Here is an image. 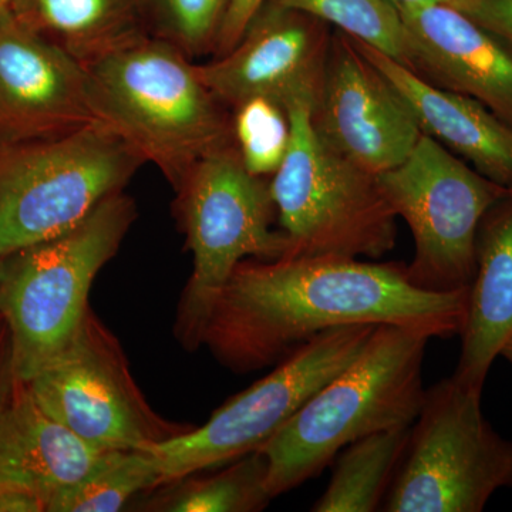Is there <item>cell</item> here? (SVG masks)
<instances>
[{"label":"cell","mask_w":512,"mask_h":512,"mask_svg":"<svg viewBox=\"0 0 512 512\" xmlns=\"http://www.w3.org/2000/svg\"><path fill=\"white\" fill-rule=\"evenodd\" d=\"M481 393L454 376L426 390L383 511L481 512L512 488V441L485 419Z\"/></svg>","instance_id":"obj_8"},{"label":"cell","mask_w":512,"mask_h":512,"mask_svg":"<svg viewBox=\"0 0 512 512\" xmlns=\"http://www.w3.org/2000/svg\"><path fill=\"white\" fill-rule=\"evenodd\" d=\"M330 35L322 20L266 0L237 45L198 66L228 109L258 96L284 107L292 100L308 101L315 109Z\"/></svg>","instance_id":"obj_14"},{"label":"cell","mask_w":512,"mask_h":512,"mask_svg":"<svg viewBox=\"0 0 512 512\" xmlns=\"http://www.w3.org/2000/svg\"><path fill=\"white\" fill-rule=\"evenodd\" d=\"M433 339L420 330L377 325L355 362L320 387L259 448L271 498L315 478L340 450L379 431L412 427L424 402L423 363Z\"/></svg>","instance_id":"obj_3"},{"label":"cell","mask_w":512,"mask_h":512,"mask_svg":"<svg viewBox=\"0 0 512 512\" xmlns=\"http://www.w3.org/2000/svg\"><path fill=\"white\" fill-rule=\"evenodd\" d=\"M136 218V202L119 192L70 231L0 258V316L19 383H29L72 342L90 309L94 278Z\"/></svg>","instance_id":"obj_4"},{"label":"cell","mask_w":512,"mask_h":512,"mask_svg":"<svg viewBox=\"0 0 512 512\" xmlns=\"http://www.w3.org/2000/svg\"><path fill=\"white\" fill-rule=\"evenodd\" d=\"M175 192V211L194 262L175 336L185 349L195 350L235 268L249 258H284L288 239L272 228L276 208L268 181L249 173L235 143L202 158Z\"/></svg>","instance_id":"obj_6"},{"label":"cell","mask_w":512,"mask_h":512,"mask_svg":"<svg viewBox=\"0 0 512 512\" xmlns=\"http://www.w3.org/2000/svg\"><path fill=\"white\" fill-rule=\"evenodd\" d=\"M291 141L269 181L284 258H382L396 245L397 217L376 175L329 146L313 124L308 101L285 104ZM282 259V258H281Z\"/></svg>","instance_id":"obj_5"},{"label":"cell","mask_w":512,"mask_h":512,"mask_svg":"<svg viewBox=\"0 0 512 512\" xmlns=\"http://www.w3.org/2000/svg\"><path fill=\"white\" fill-rule=\"evenodd\" d=\"M163 485L151 450H107L76 483L50 497L46 512H116L131 498Z\"/></svg>","instance_id":"obj_21"},{"label":"cell","mask_w":512,"mask_h":512,"mask_svg":"<svg viewBox=\"0 0 512 512\" xmlns=\"http://www.w3.org/2000/svg\"><path fill=\"white\" fill-rule=\"evenodd\" d=\"M322 20L412 70L409 35L389 0H268Z\"/></svg>","instance_id":"obj_23"},{"label":"cell","mask_w":512,"mask_h":512,"mask_svg":"<svg viewBox=\"0 0 512 512\" xmlns=\"http://www.w3.org/2000/svg\"><path fill=\"white\" fill-rule=\"evenodd\" d=\"M312 117L330 147L373 175L402 164L423 134L402 94L338 29Z\"/></svg>","instance_id":"obj_12"},{"label":"cell","mask_w":512,"mask_h":512,"mask_svg":"<svg viewBox=\"0 0 512 512\" xmlns=\"http://www.w3.org/2000/svg\"><path fill=\"white\" fill-rule=\"evenodd\" d=\"M377 325L338 326L319 333L210 420L154 447L163 485L224 466L258 451L286 421L363 352Z\"/></svg>","instance_id":"obj_10"},{"label":"cell","mask_w":512,"mask_h":512,"mask_svg":"<svg viewBox=\"0 0 512 512\" xmlns=\"http://www.w3.org/2000/svg\"><path fill=\"white\" fill-rule=\"evenodd\" d=\"M84 67L101 121L160 168L174 191L202 158L234 144L231 109L168 40L143 32Z\"/></svg>","instance_id":"obj_2"},{"label":"cell","mask_w":512,"mask_h":512,"mask_svg":"<svg viewBox=\"0 0 512 512\" xmlns=\"http://www.w3.org/2000/svg\"><path fill=\"white\" fill-rule=\"evenodd\" d=\"M47 500L28 491L0 490V512H46Z\"/></svg>","instance_id":"obj_29"},{"label":"cell","mask_w":512,"mask_h":512,"mask_svg":"<svg viewBox=\"0 0 512 512\" xmlns=\"http://www.w3.org/2000/svg\"><path fill=\"white\" fill-rule=\"evenodd\" d=\"M460 336L453 376L483 390L494 360L512 338V190L485 214L478 229L476 272Z\"/></svg>","instance_id":"obj_17"},{"label":"cell","mask_w":512,"mask_h":512,"mask_svg":"<svg viewBox=\"0 0 512 512\" xmlns=\"http://www.w3.org/2000/svg\"><path fill=\"white\" fill-rule=\"evenodd\" d=\"M104 451L47 416L26 384L19 383L0 412V490L28 491L49 503L57 491L80 480Z\"/></svg>","instance_id":"obj_18"},{"label":"cell","mask_w":512,"mask_h":512,"mask_svg":"<svg viewBox=\"0 0 512 512\" xmlns=\"http://www.w3.org/2000/svg\"><path fill=\"white\" fill-rule=\"evenodd\" d=\"M10 12L83 64L148 32L140 0H15Z\"/></svg>","instance_id":"obj_19"},{"label":"cell","mask_w":512,"mask_h":512,"mask_svg":"<svg viewBox=\"0 0 512 512\" xmlns=\"http://www.w3.org/2000/svg\"><path fill=\"white\" fill-rule=\"evenodd\" d=\"M468 289L427 292L406 265L359 259H245L212 306L202 345L237 373L255 372L338 326L397 325L431 338L460 335Z\"/></svg>","instance_id":"obj_1"},{"label":"cell","mask_w":512,"mask_h":512,"mask_svg":"<svg viewBox=\"0 0 512 512\" xmlns=\"http://www.w3.org/2000/svg\"><path fill=\"white\" fill-rule=\"evenodd\" d=\"M265 2L266 0H232L218 35L214 57L225 55L237 45L249 23Z\"/></svg>","instance_id":"obj_27"},{"label":"cell","mask_w":512,"mask_h":512,"mask_svg":"<svg viewBox=\"0 0 512 512\" xmlns=\"http://www.w3.org/2000/svg\"><path fill=\"white\" fill-rule=\"evenodd\" d=\"M12 366V343L5 319L0 316V412L8 406L13 394L18 389Z\"/></svg>","instance_id":"obj_28"},{"label":"cell","mask_w":512,"mask_h":512,"mask_svg":"<svg viewBox=\"0 0 512 512\" xmlns=\"http://www.w3.org/2000/svg\"><path fill=\"white\" fill-rule=\"evenodd\" d=\"M412 427L379 431L343 448L315 512L382 510L384 498L406 454Z\"/></svg>","instance_id":"obj_20"},{"label":"cell","mask_w":512,"mask_h":512,"mask_svg":"<svg viewBox=\"0 0 512 512\" xmlns=\"http://www.w3.org/2000/svg\"><path fill=\"white\" fill-rule=\"evenodd\" d=\"M352 42L402 94L424 134L488 180L512 188V127L480 101L440 89L375 47Z\"/></svg>","instance_id":"obj_16"},{"label":"cell","mask_w":512,"mask_h":512,"mask_svg":"<svg viewBox=\"0 0 512 512\" xmlns=\"http://www.w3.org/2000/svg\"><path fill=\"white\" fill-rule=\"evenodd\" d=\"M268 461L261 451L229 463L221 473L173 488L154 497L144 510L165 512H255L272 500L266 490Z\"/></svg>","instance_id":"obj_22"},{"label":"cell","mask_w":512,"mask_h":512,"mask_svg":"<svg viewBox=\"0 0 512 512\" xmlns=\"http://www.w3.org/2000/svg\"><path fill=\"white\" fill-rule=\"evenodd\" d=\"M103 123L86 67L55 43L0 16V153Z\"/></svg>","instance_id":"obj_13"},{"label":"cell","mask_w":512,"mask_h":512,"mask_svg":"<svg viewBox=\"0 0 512 512\" xmlns=\"http://www.w3.org/2000/svg\"><path fill=\"white\" fill-rule=\"evenodd\" d=\"M376 180L413 234L410 284L437 293L470 288L481 221L512 188L488 180L424 133L402 164Z\"/></svg>","instance_id":"obj_9"},{"label":"cell","mask_w":512,"mask_h":512,"mask_svg":"<svg viewBox=\"0 0 512 512\" xmlns=\"http://www.w3.org/2000/svg\"><path fill=\"white\" fill-rule=\"evenodd\" d=\"M232 0H140L151 35L168 40L191 57L214 53Z\"/></svg>","instance_id":"obj_25"},{"label":"cell","mask_w":512,"mask_h":512,"mask_svg":"<svg viewBox=\"0 0 512 512\" xmlns=\"http://www.w3.org/2000/svg\"><path fill=\"white\" fill-rule=\"evenodd\" d=\"M232 134L242 163L258 177L274 175L288 153L291 124L285 107L268 97H251L232 107Z\"/></svg>","instance_id":"obj_24"},{"label":"cell","mask_w":512,"mask_h":512,"mask_svg":"<svg viewBox=\"0 0 512 512\" xmlns=\"http://www.w3.org/2000/svg\"><path fill=\"white\" fill-rule=\"evenodd\" d=\"M389 2L400 13H403L407 12V10L423 8V6L437 5V3H447V5H450L453 0H389Z\"/></svg>","instance_id":"obj_30"},{"label":"cell","mask_w":512,"mask_h":512,"mask_svg":"<svg viewBox=\"0 0 512 512\" xmlns=\"http://www.w3.org/2000/svg\"><path fill=\"white\" fill-rule=\"evenodd\" d=\"M450 5L512 47V0H453Z\"/></svg>","instance_id":"obj_26"},{"label":"cell","mask_w":512,"mask_h":512,"mask_svg":"<svg viewBox=\"0 0 512 512\" xmlns=\"http://www.w3.org/2000/svg\"><path fill=\"white\" fill-rule=\"evenodd\" d=\"M412 72L480 101L512 127V47L447 3L400 13Z\"/></svg>","instance_id":"obj_15"},{"label":"cell","mask_w":512,"mask_h":512,"mask_svg":"<svg viewBox=\"0 0 512 512\" xmlns=\"http://www.w3.org/2000/svg\"><path fill=\"white\" fill-rule=\"evenodd\" d=\"M146 164L106 123L0 153V258L59 237Z\"/></svg>","instance_id":"obj_7"},{"label":"cell","mask_w":512,"mask_h":512,"mask_svg":"<svg viewBox=\"0 0 512 512\" xmlns=\"http://www.w3.org/2000/svg\"><path fill=\"white\" fill-rule=\"evenodd\" d=\"M13 2H15V0H0V16L12 8Z\"/></svg>","instance_id":"obj_31"},{"label":"cell","mask_w":512,"mask_h":512,"mask_svg":"<svg viewBox=\"0 0 512 512\" xmlns=\"http://www.w3.org/2000/svg\"><path fill=\"white\" fill-rule=\"evenodd\" d=\"M501 355L507 357V359L510 360V362L512 363V338L508 340L507 345L504 346Z\"/></svg>","instance_id":"obj_32"},{"label":"cell","mask_w":512,"mask_h":512,"mask_svg":"<svg viewBox=\"0 0 512 512\" xmlns=\"http://www.w3.org/2000/svg\"><path fill=\"white\" fill-rule=\"evenodd\" d=\"M26 387L47 416L99 450H153L195 427L151 409L119 340L92 308L72 342Z\"/></svg>","instance_id":"obj_11"}]
</instances>
